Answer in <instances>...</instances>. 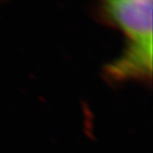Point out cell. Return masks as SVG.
I'll list each match as a JSON object with an SVG mask.
<instances>
[{"label":"cell","instance_id":"cell-1","mask_svg":"<svg viewBox=\"0 0 153 153\" xmlns=\"http://www.w3.org/2000/svg\"><path fill=\"white\" fill-rule=\"evenodd\" d=\"M151 0H111L102 3L100 13L121 30L128 43L153 45Z\"/></svg>","mask_w":153,"mask_h":153}]
</instances>
